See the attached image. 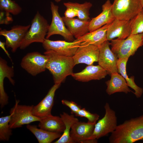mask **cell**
Segmentation results:
<instances>
[{"label":"cell","mask_w":143,"mask_h":143,"mask_svg":"<svg viewBox=\"0 0 143 143\" xmlns=\"http://www.w3.org/2000/svg\"><path fill=\"white\" fill-rule=\"evenodd\" d=\"M143 140V115L118 125L109 138L110 143H132Z\"/></svg>","instance_id":"cell-1"},{"label":"cell","mask_w":143,"mask_h":143,"mask_svg":"<svg viewBox=\"0 0 143 143\" xmlns=\"http://www.w3.org/2000/svg\"><path fill=\"white\" fill-rule=\"evenodd\" d=\"M44 53L48 57L46 68L52 74L55 84H61L67 77L72 75L75 65L72 57L62 55L52 50H46Z\"/></svg>","instance_id":"cell-2"},{"label":"cell","mask_w":143,"mask_h":143,"mask_svg":"<svg viewBox=\"0 0 143 143\" xmlns=\"http://www.w3.org/2000/svg\"><path fill=\"white\" fill-rule=\"evenodd\" d=\"M143 33L131 34L126 39L111 40V50L118 59L129 58L143 45Z\"/></svg>","instance_id":"cell-3"},{"label":"cell","mask_w":143,"mask_h":143,"mask_svg":"<svg viewBox=\"0 0 143 143\" xmlns=\"http://www.w3.org/2000/svg\"><path fill=\"white\" fill-rule=\"evenodd\" d=\"M49 26L47 20L37 11L20 47L25 49L34 42L42 43L46 39Z\"/></svg>","instance_id":"cell-4"},{"label":"cell","mask_w":143,"mask_h":143,"mask_svg":"<svg viewBox=\"0 0 143 143\" xmlns=\"http://www.w3.org/2000/svg\"><path fill=\"white\" fill-rule=\"evenodd\" d=\"M104 108L105 113L104 117L96 123L93 134L88 140H97L111 133L116 128L118 125L115 112L111 108L108 103L105 104Z\"/></svg>","instance_id":"cell-5"},{"label":"cell","mask_w":143,"mask_h":143,"mask_svg":"<svg viewBox=\"0 0 143 143\" xmlns=\"http://www.w3.org/2000/svg\"><path fill=\"white\" fill-rule=\"evenodd\" d=\"M19 101L16 103L10 110L11 115L9 125L12 129L20 127L24 124H28L36 121H39L41 119L32 113L33 105H20Z\"/></svg>","instance_id":"cell-6"},{"label":"cell","mask_w":143,"mask_h":143,"mask_svg":"<svg viewBox=\"0 0 143 143\" xmlns=\"http://www.w3.org/2000/svg\"><path fill=\"white\" fill-rule=\"evenodd\" d=\"M112 10L115 18L130 20L143 8L140 0H113Z\"/></svg>","instance_id":"cell-7"},{"label":"cell","mask_w":143,"mask_h":143,"mask_svg":"<svg viewBox=\"0 0 143 143\" xmlns=\"http://www.w3.org/2000/svg\"><path fill=\"white\" fill-rule=\"evenodd\" d=\"M48 60L47 56L37 52L27 53L22 58L21 67L33 76L44 72Z\"/></svg>","instance_id":"cell-8"},{"label":"cell","mask_w":143,"mask_h":143,"mask_svg":"<svg viewBox=\"0 0 143 143\" xmlns=\"http://www.w3.org/2000/svg\"><path fill=\"white\" fill-rule=\"evenodd\" d=\"M50 6L52 18L46 39H48L53 35L58 34L61 35L68 41H73L74 40V37L66 27L62 18L59 13V6L52 2H51Z\"/></svg>","instance_id":"cell-9"},{"label":"cell","mask_w":143,"mask_h":143,"mask_svg":"<svg viewBox=\"0 0 143 143\" xmlns=\"http://www.w3.org/2000/svg\"><path fill=\"white\" fill-rule=\"evenodd\" d=\"M30 25L26 26L17 25L12 27L9 30L1 29L0 35L5 37L7 48H10L12 52L20 48Z\"/></svg>","instance_id":"cell-10"},{"label":"cell","mask_w":143,"mask_h":143,"mask_svg":"<svg viewBox=\"0 0 143 143\" xmlns=\"http://www.w3.org/2000/svg\"><path fill=\"white\" fill-rule=\"evenodd\" d=\"M81 43L77 39L72 42L53 41L46 39L42 44L46 50H52L62 55L73 57Z\"/></svg>","instance_id":"cell-11"},{"label":"cell","mask_w":143,"mask_h":143,"mask_svg":"<svg viewBox=\"0 0 143 143\" xmlns=\"http://www.w3.org/2000/svg\"><path fill=\"white\" fill-rule=\"evenodd\" d=\"M110 43L106 40L99 47V65L110 75L118 73L117 62L118 58L109 48Z\"/></svg>","instance_id":"cell-12"},{"label":"cell","mask_w":143,"mask_h":143,"mask_svg":"<svg viewBox=\"0 0 143 143\" xmlns=\"http://www.w3.org/2000/svg\"><path fill=\"white\" fill-rule=\"evenodd\" d=\"M99 53V47L85 43H81L74 55L72 57L75 65L83 63L93 65L98 62Z\"/></svg>","instance_id":"cell-13"},{"label":"cell","mask_w":143,"mask_h":143,"mask_svg":"<svg viewBox=\"0 0 143 143\" xmlns=\"http://www.w3.org/2000/svg\"><path fill=\"white\" fill-rule=\"evenodd\" d=\"M60 85L55 84L42 100L33 106L32 113L34 115L41 119L52 115L51 111L54 104L55 92Z\"/></svg>","instance_id":"cell-14"},{"label":"cell","mask_w":143,"mask_h":143,"mask_svg":"<svg viewBox=\"0 0 143 143\" xmlns=\"http://www.w3.org/2000/svg\"><path fill=\"white\" fill-rule=\"evenodd\" d=\"M131 33V21L115 18L109 25L106 33L107 40L110 41L117 37L124 39Z\"/></svg>","instance_id":"cell-15"},{"label":"cell","mask_w":143,"mask_h":143,"mask_svg":"<svg viewBox=\"0 0 143 143\" xmlns=\"http://www.w3.org/2000/svg\"><path fill=\"white\" fill-rule=\"evenodd\" d=\"M95 124L79 121L74 124L70 132L73 143H85L92 135Z\"/></svg>","instance_id":"cell-16"},{"label":"cell","mask_w":143,"mask_h":143,"mask_svg":"<svg viewBox=\"0 0 143 143\" xmlns=\"http://www.w3.org/2000/svg\"><path fill=\"white\" fill-rule=\"evenodd\" d=\"M66 8L64 13L65 16L73 18L77 16L79 19L83 20H90L89 11L92 5L90 2H85L83 3L68 2L64 3Z\"/></svg>","instance_id":"cell-17"},{"label":"cell","mask_w":143,"mask_h":143,"mask_svg":"<svg viewBox=\"0 0 143 143\" xmlns=\"http://www.w3.org/2000/svg\"><path fill=\"white\" fill-rule=\"evenodd\" d=\"M112 4L110 0H107L102 6V12L90 20L89 26V32L99 28L111 23L115 19L112 10Z\"/></svg>","instance_id":"cell-18"},{"label":"cell","mask_w":143,"mask_h":143,"mask_svg":"<svg viewBox=\"0 0 143 143\" xmlns=\"http://www.w3.org/2000/svg\"><path fill=\"white\" fill-rule=\"evenodd\" d=\"M14 75L13 66H10L7 61L2 57L0 58V104L1 108H3L8 103V97L5 91L4 81L6 77L12 84L14 85L15 81L12 78Z\"/></svg>","instance_id":"cell-19"},{"label":"cell","mask_w":143,"mask_h":143,"mask_svg":"<svg viewBox=\"0 0 143 143\" xmlns=\"http://www.w3.org/2000/svg\"><path fill=\"white\" fill-rule=\"evenodd\" d=\"M107 72L99 65H88L81 72L73 73L72 76L78 81L85 82L92 80H100L104 78Z\"/></svg>","instance_id":"cell-20"},{"label":"cell","mask_w":143,"mask_h":143,"mask_svg":"<svg viewBox=\"0 0 143 143\" xmlns=\"http://www.w3.org/2000/svg\"><path fill=\"white\" fill-rule=\"evenodd\" d=\"M63 20L72 35L77 39L89 32L90 20H83L78 18H69L63 16Z\"/></svg>","instance_id":"cell-21"},{"label":"cell","mask_w":143,"mask_h":143,"mask_svg":"<svg viewBox=\"0 0 143 143\" xmlns=\"http://www.w3.org/2000/svg\"><path fill=\"white\" fill-rule=\"evenodd\" d=\"M110 23L105 25L93 31L89 32L77 39L81 43H85L99 47L107 40V30Z\"/></svg>","instance_id":"cell-22"},{"label":"cell","mask_w":143,"mask_h":143,"mask_svg":"<svg viewBox=\"0 0 143 143\" xmlns=\"http://www.w3.org/2000/svg\"><path fill=\"white\" fill-rule=\"evenodd\" d=\"M111 76L110 79L105 82L107 86L106 92L108 95L117 92L127 93L132 92L129 88L125 79L118 73H113Z\"/></svg>","instance_id":"cell-23"},{"label":"cell","mask_w":143,"mask_h":143,"mask_svg":"<svg viewBox=\"0 0 143 143\" xmlns=\"http://www.w3.org/2000/svg\"><path fill=\"white\" fill-rule=\"evenodd\" d=\"M40 128L49 132L61 133L65 125L61 117L52 115L41 119L38 125Z\"/></svg>","instance_id":"cell-24"},{"label":"cell","mask_w":143,"mask_h":143,"mask_svg":"<svg viewBox=\"0 0 143 143\" xmlns=\"http://www.w3.org/2000/svg\"><path fill=\"white\" fill-rule=\"evenodd\" d=\"M128 59V58L118 59L117 62L118 73L120 74L125 79L128 86L134 90L135 92H133L134 93L137 98H138L142 95L143 89L136 84L134 76L129 78L127 74L126 67Z\"/></svg>","instance_id":"cell-25"},{"label":"cell","mask_w":143,"mask_h":143,"mask_svg":"<svg viewBox=\"0 0 143 143\" xmlns=\"http://www.w3.org/2000/svg\"><path fill=\"white\" fill-rule=\"evenodd\" d=\"M60 117L65 125V129L61 137L54 143H73L70 135V132L72 125L79 120L74 114L69 115L65 112L61 114Z\"/></svg>","instance_id":"cell-26"},{"label":"cell","mask_w":143,"mask_h":143,"mask_svg":"<svg viewBox=\"0 0 143 143\" xmlns=\"http://www.w3.org/2000/svg\"><path fill=\"white\" fill-rule=\"evenodd\" d=\"M26 127L34 135L39 143H50L54 140L60 138L62 135L60 133L38 128L35 125L28 124Z\"/></svg>","instance_id":"cell-27"},{"label":"cell","mask_w":143,"mask_h":143,"mask_svg":"<svg viewBox=\"0 0 143 143\" xmlns=\"http://www.w3.org/2000/svg\"><path fill=\"white\" fill-rule=\"evenodd\" d=\"M11 115L0 118V140L8 141L12 135V130L9 125Z\"/></svg>","instance_id":"cell-28"},{"label":"cell","mask_w":143,"mask_h":143,"mask_svg":"<svg viewBox=\"0 0 143 143\" xmlns=\"http://www.w3.org/2000/svg\"><path fill=\"white\" fill-rule=\"evenodd\" d=\"M0 9L1 11L14 15L19 14L22 11L20 6L12 0H0Z\"/></svg>","instance_id":"cell-29"},{"label":"cell","mask_w":143,"mask_h":143,"mask_svg":"<svg viewBox=\"0 0 143 143\" xmlns=\"http://www.w3.org/2000/svg\"><path fill=\"white\" fill-rule=\"evenodd\" d=\"M132 34L143 33V8L130 20Z\"/></svg>","instance_id":"cell-30"},{"label":"cell","mask_w":143,"mask_h":143,"mask_svg":"<svg viewBox=\"0 0 143 143\" xmlns=\"http://www.w3.org/2000/svg\"><path fill=\"white\" fill-rule=\"evenodd\" d=\"M75 115L76 116L86 118L88 120V122L93 124H95L99 117L98 114L91 113L85 108L81 109Z\"/></svg>","instance_id":"cell-31"},{"label":"cell","mask_w":143,"mask_h":143,"mask_svg":"<svg viewBox=\"0 0 143 143\" xmlns=\"http://www.w3.org/2000/svg\"><path fill=\"white\" fill-rule=\"evenodd\" d=\"M61 102L62 104L67 106L70 109L72 114L75 115L82 108L80 106L73 101L62 100Z\"/></svg>","instance_id":"cell-32"},{"label":"cell","mask_w":143,"mask_h":143,"mask_svg":"<svg viewBox=\"0 0 143 143\" xmlns=\"http://www.w3.org/2000/svg\"><path fill=\"white\" fill-rule=\"evenodd\" d=\"M0 24H8L13 21L10 14L4 11H0Z\"/></svg>","instance_id":"cell-33"},{"label":"cell","mask_w":143,"mask_h":143,"mask_svg":"<svg viewBox=\"0 0 143 143\" xmlns=\"http://www.w3.org/2000/svg\"><path fill=\"white\" fill-rule=\"evenodd\" d=\"M6 45L5 42H2L1 41H0V47L4 51L5 53L8 56L9 58L11 60V61H12L11 58L10 56V54H9L8 51L6 50L5 46Z\"/></svg>","instance_id":"cell-34"},{"label":"cell","mask_w":143,"mask_h":143,"mask_svg":"<svg viewBox=\"0 0 143 143\" xmlns=\"http://www.w3.org/2000/svg\"><path fill=\"white\" fill-rule=\"evenodd\" d=\"M141 4L143 7V0H140Z\"/></svg>","instance_id":"cell-35"},{"label":"cell","mask_w":143,"mask_h":143,"mask_svg":"<svg viewBox=\"0 0 143 143\" xmlns=\"http://www.w3.org/2000/svg\"><path fill=\"white\" fill-rule=\"evenodd\" d=\"M62 0H55V2H59L61 1Z\"/></svg>","instance_id":"cell-36"},{"label":"cell","mask_w":143,"mask_h":143,"mask_svg":"<svg viewBox=\"0 0 143 143\" xmlns=\"http://www.w3.org/2000/svg\"><path fill=\"white\" fill-rule=\"evenodd\" d=\"M142 41H143V38H142Z\"/></svg>","instance_id":"cell-37"}]
</instances>
